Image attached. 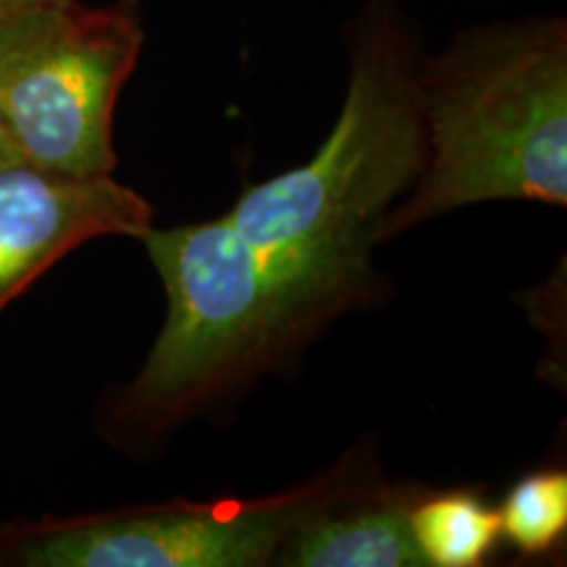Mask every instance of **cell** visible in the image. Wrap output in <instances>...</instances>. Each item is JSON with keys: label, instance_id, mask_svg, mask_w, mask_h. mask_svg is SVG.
Segmentation results:
<instances>
[{"label": "cell", "instance_id": "obj_1", "mask_svg": "<svg viewBox=\"0 0 567 567\" xmlns=\"http://www.w3.org/2000/svg\"><path fill=\"white\" fill-rule=\"evenodd\" d=\"M417 61L400 13L371 6L334 130L308 163L245 189L226 213L268 271L334 316L371 292L381 218L423 168Z\"/></svg>", "mask_w": 567, "mask_h": 567}, {"label": "cell", "instance_id": "obj_2", "mask_svg": "<svg viewBox=\"0 0 567 567\" xmlns=\"http://www.w3.org/2000/svg\"><path fill=\"white\" fill-rule=\"evenodd\" d=\"M425 158L375 245L465 205L567 203V24L538 17L460 32L417 61Z\"/></svg>", "mask_w": 567, "mask_h": 567}, {"label": "cell", "instance_id": "obj_3", "mask_svg": "<svg viewBox=\"0 0 567 567\" xmlns=\"http://www.w3.org/2000/svg\"><path fill=\"white\" fill-rule=\"evenodd\" d=\"M142 243L166 289L168 316L109 410L113 442H153L337 318L268 271L226 216L153 226Z\"/></svg>", "mask_w": 567, "mask_h": 567}, {"label": "cell", "instance_id": "obj_4", "mask_svg": "<svg viewBox=\"0 0 567 567\" xmlns=\"http://www.w3.org/2000/svg\"><path fill=\"white\" fill-rule=\"evenodd\" d=\"M371 442L287 492L213 502L172 499L111 513L0 526V565L24 567H264L305 523L379 484Z\"/></svg>", "mask_w": 567, "mask_h": 567}, {"label": "cell", "instance_id": "obj_5", "mask_svg": "<svg viewBox=\"0 0 567 567\" xmlns=\"http://www.w3.org/2000/svg\"><path fill=\"white\" fill-rule=\"evenodd\" d=\"M142 42L140 0L0 11V116L19 161L80 179L113 176V116Z\"/></svg>", "mask_w": 567, "mask_h": 567}, {"label": "cell", "instance_id": "obj_6", "mask_svg": "<svg viewBox=\"0 0 567 567\" xmlns=\"http://www.w3.org/2000/svg\"><path fill=\"white\" fill-rule=\"evenodd\" d=\"M153 205L113 176L80 179L11 163L0 168V310L76 247L142 239Z\"/></svg>", "mask_w": 567, "mask_h": 567}, {"label": "cell", "instance_id": "obj_7", "mask_svg": "<svg viewBox=\"0 0 567 567\" xmlns=\"http://www.w3.org/2000/svg\"><path fill=\"white\" fill-rule=\"evenodd\" d=\"M423 488L384 481L339 502L289 538L276 565L425 567L410 530V505Z\"/></svg>", "mask_w": 567, "mask_h": 567}, {"label": "cell", "instance_id": "obj_8", "mask_svg": "<svg viewBox=\"0 0 567 567\" xmlns=\"http://www.w3.org/2000/svg\"><path fill=\"white\" fill-rule=\"evenodd\" d=\"M410 530L425 567H478L502 538L499 513L471 488L417 494Z\"/></svg>", "mask_w": 567, "mask_h": 567}, {"label": "cell", "instance_id": "obj_9", "mask_svg": "<svg viewBox=\"0 0 567 567\" xmlns=\"http://www.w3.org/2000/svg\"><path fill=\"white\" fill-rule=\"evenodd\" d=\"M496 513L502 538L520 555H547L567 530V473H528L509 488Z\"/></svg>", "mask_w": 567, "mask_h": 567}, {"label": "cell", "instance_id": "obj_10", "mask_svg": "<svg viewBox=\"0 0 567 567\" xmlns=\"http://www.w3.org/2000/svg\"><path fill=\"white\" fill-rule=\"evenodd\" d=\"M11 163H21V161L17 155V147H13V142L9 137V130H6L3 116H0V168L11 166Z\"/></svg>", "mask_w": 567, "mask_h": 567}, {"label": "cell", "instance_id": "obj_11", "mask_svg": "<svg viewBox=\"0 0 567 567\" xmlns=\"http://www.w3.org/2000/svg\"><path fill=\"white\" fill-rule=\"evenodd\" d=\"M48 3H61V0H0V11L24 9V6H48Z\"/></svg>", "mask_w": 567, "mask_h": 567}]
</instances>
